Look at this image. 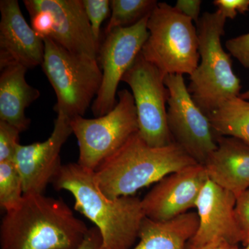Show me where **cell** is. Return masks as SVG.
Returning a JSON list of instances; mask_svg holds the SVG:
<instances>
[{
    "label": "cell",
    "mask_w": 249,
    "mask_h": 249,
    "mask_svg": "<svg viewBox=\"0 0 249 249\" xmlns=\"http://www.w3.org/2000/svg\"><path fill=\"white\" fill-rule=\"evenodd\" d=\"M89 230L62 199L24 195L1 221L0 249H76Z\"/></svg>",
    "instance_id": "1"
},
{
    "label": "cell",
    "mask_w": 249,
    "mask_h": 249,
    "mask_svg": "<svg viewBox=\"0 0 249 249\" xmlns=\"http://www.w3.org/2000/svg\"><path fill=\"white\" fill-rule=\"evenodd\" d=\"M52 184L68 191L75 199L74 209L96 225L103 249H132L144 218L142 199L134 196L111 199L101 191L94 171L78 163L62 165Z\"/></svg>",
    "instance_id": "2"
},
{
    "label": "cell",
    "mask_w": 249,
    "mask_h": 249,
    "mask_svg": "<svg viewBox=\"0 0 249 249\" xmlns=\"http://www.w3.org/2000/svg\"><path fill=\"white\" fill-rule=\"evenodd\" d=\"M198 163L176 142L152 147L138 132L94 171L101 191L111 199L134 196L170 174Z\"/></svg>",
    "instance_id": "3"
},
{
    "label": "cell",
    "mask_w": 249,
    "mask_h": 249,
    "mask_svg": "<svg viewBox=\"0 0 249 249\" xmlns=\"http://www.w3.org/2000/svg\"><path fill=\"white\" fill-rule=\"evenodd\" d=\"M227 19L218 11L205 12L196 24L200 61L190 76L188 90L207 116L227 100L241 94V82L232 70L231 55L222 45Z\"/></svg>",
    "instance_id": "4"
},
{
    "label": "cell",
    "mask_w": 249,
    "mask_h": 249,
    "mask_svg": "<svg viewBox=\"0 0 249 249\" xmlns=\"http://www.w3.org/2000/svg\"><path fill=\"white\" fill-rule=\"evenodd\" d=\"M193 22L165 2L158 3L150 14L147 21L150 35L141 53L164 76H191L197 68L199 38Z\"/></svg>",
    "instance_id": "5"
},
{
    "label": "cell",
    "mask_w": 249,
    "mask_h": 249,
    "mask_svg": "<svg viewBox=\"0 0 249 249\" xmlns=\"http://www.w3.org/2000/svg\"><path fill=\"white\" fill-rule=\"evenodd\" d=\"M43 40L41 66L56 95L54 110L70 119L84 116L102 83L97 59L72 53L49 37Z\"/></svg>",
    "instance_id": "6"
},
{
    "label": "cell",
    "mask_w": 249,
    "mask_h": 249,
    "mask_svg": "<svg viewBox=\"0 0 249 249\" xmlns=\"http://www.w3.org/2000/svg\"><path fill=\"white\" fill-rule=\"evenodd\" d=\"M119 101L112 110L96 119L76 116L70 120L79 147L78 163L95 171L139 132L138 117L132 93L119 91Z\"/></svg>",
    "instance_id": "7"
},
{
    "label": "cell",
    "mask_w": 249,
    "mask_h": 249,
    "mask_svg": "<svg viewBox=\"0 0 249 249\" xmlns=\"http://www.w3.org/2000/svg\"><path fill=\"white\" fill-rule=\"evenodd\" d=\"M165 76L140 53L122 78L132 89L139 136L152 147H164L174 142L168 128L166 104L169 91Z\"/></svg>",
    "instance_id": "8"
},
{
    "label": "cell",
    "mask_w": 249,
    "mask_h": 249,
    "mask_svg": "<svg viewBox=\"0 0 249 249\" xmlns=\"http://www.w3.org/2000/svg\"><path fill=\"white\" fill-rule=\"evenodd\" d=\"M164 82L169 91L167 116L173 142L204 164L217 147V136L209 118L193 101L183 76L166 75Z\"/></svg>",
    "instance_id": "9"
},
{
    "label": "cell",
    "mask_w": 249,
    "mask_h": 249,
    "mask_svg": "<svg viewBox=\"0 0 249 249\" xmlns=\"http://www.w3.org/2000/svg\"><path fill=\"white\" fill-rule=\"evenodd\" d=\"M150 16L131 27L117 28L108 33L100 46L98 61L102 68L103 79L91 106L95 117L106 115L117 104L116 94L119 83L142 52L150 35L147 29Z\"/></svg>",
    "instance_id": "10"
},
{
    "label": "cell",
    "mask_w": 249,
    "mask_h": 249,
    "mask_svg": "<svg viewBox=\"0 0 249 249\" xmlns=\"http://www.w3.org/2000/svg\"><path fill=\"white\" fill-rule=\"evenodd\" d=\"M70 120L59 113L48 139L30 145H18L14 160L22 176L24 195L43 194L61 169L60 151L73 134Z\"/></svg>",
    "instance_id": "11"
},
{
    "label": "cell",
    "mask_w": 249,
    "mask_h": 249,
    "mask_svg": "<svg viewBox=\"0 0 249 249\" xmlns=\"http://www.w3.org/2000/svg\"><path fill=\"white\" fill-rule=\"evenodd\" d=\"M209 180L204 165H190L165 177L142 199L145 217L165 221L196 208L203 187Z\"/></svg>",
    "instance_id": "12"
},
{
    "label": "cell",
    "mask_w": 249,
    "mask_h": 249,
    "mask_svg": "<svg viewBox=\"0 0 249 249\" xmlns=\"http://www.w3.org/2000/svg\"><path fill=\"white\" fill-rule=\"evenodd\" d=\"M236 200L232 193L209 178L196 202L199 227L190 242L203 245L219 239L231 246L244 243L245 235L236 214Z\"/></svg>",
    "instance_id": "13"
},
{
    "label": "cell",
    "mask_w": 249,
    "mask_h": 249,
    "mask_svg": "<svg viewBox=\"0 0 249 249\" xmlns=\"http://www.w3.org/2000/svg\"><path fill=\"white\" fill-rule=\"evenodd\" d=\"M0 70L20 65L31 69L42 65L45 42L23 16L17 0L0 1Z\"/></svg>",
    "instance_id": "14"
},
{
    "label": "cell",
    "mask_w": 249,
    "mask_h": 249,
    "mask_svg": "<svg viewBox=\"0 0 249 249\" xmlns=\"http://www.w3.org/2000/svg\"><path fill=\"white\" fill-rule=\"evenodd\" d=\"M24 4L53 16V29L49 38L72 53L98 60L100 46L93 37L83 0H25Z\"/></svg>",
    "instance_id": "15"
},
{
    "label": "cell",
    "mask_w": 249,
    "mask_h": 249,
    "mask_svg": "<svg viewBox=\"0 0 249 249\" xmlns=\"http://www.w3.org/2000/svg\"><path fill=\"white\" fill-rule=\"evenodd\" d=\"M203 165L209 179L236 198L249 189V143L217 137V147Z\"/></svg>",
    "instance_id": "16"
},
{
    "label": "cell",
    "mask_w": 249,
    "mask_h": 249,
    "mask_svg": "<svg viewBox=\"0 0 249 249\" xmlns=\"http://www.w3.org/2000/svg\"><path fill=\"white\" fill-rule=\"evenodd\" d=\"M27 69L20 65L6 67L0 74V121L24 132L30 125L25 110L40 96L38 89L26 80Z\"/></svg>",
    "instance_id": "17"
},
{
    "label": "cell",
    "mask_w": 249,
    "mask_h": 249,
    "mask_svg": "<svg viewBox=\"0 0 249 249\" xmlns=\"http://www.w3.org/2000/svg\"><path fill=\"white\" fill-rule=\"evenodd\" d=\"M198 227L196 213L187 212L165 221L145 217L139 231L138 244L132 249H186Z\"/></svg>",
    "instance_id": "18"
},
{
    "label": "cell",
    "mask_w": 249,
    "mask_h": 249,
    "mask_svg": "<svg viewBox=\"0 0 249 249\" xmlns=\"http://www.w3.org/2000/svg\"><path fill=\"white\" fill-rule=\"evenodd\" d=\"M208 117L217 137H230L249 143V101L237 96L227 100Z\"/></svg>",
    "instance_id": "19"
},
{
    "label": "cell",
    "mask_w": 249,
    "mask_h": 249,
    "mask_svg": "<svg viewBox=\"0 0 249 249\" xmlns=\"http://www.w3.org/2000/svg\"><path fill=\"white\" fill-rule=\"evenodd\" d=\"M111 16L105 34L117 29L131 27L150 16L157 6L156 0H111Z\"/></svg>",
    "instance_id": "20"
},
{
    "label": "cell",
    "mask_w": 249,
    "mask_h": 249,
    "mask_svg": "<svg viewBox=\"0 0 249 249\" xmlns=\"http://www.w3.org/2000/svg\"><path fill=\"white\" fill-rule=\"evenodd\" d=\"M24 196L22 178L14 160L0 162V206L5 211L14 209Z\"/></svg>",
    "instance_id": "21"
},
{
    "label": "cell",
    "mask_w": 249,
    "mask_h": 249,
    "mask_svg": "<svg viewBox=\"0 0 249 249\" xmlns=\"http://www.w3.org/2000/svg\"><path fill=\"white\" fill-rule=\"evenodd\" d=\"M83 3L93 37L100 46L101 24L110 13L111 1L109 0H83Z\"/></svg>",
    "instance_id": "22"
},
{
    "label": "cell",
    "mask_w": 249,
    "mask_h": 249,
    "mask_svg": "<svg viewBox=\"0 0 249 249\" xmlns=\"http://www.w3.org/2000/svg\"><path fill=\"white\" fill-rule=\"evenodd\" d=\"M20 133L14 126L0 121V162L14 160Z\"/></svg>",
    "instance_id": "23"
},
{
    "label": "cell",
    "mask_w": 249,
    "mask_h": 249,
    "mask_svg": "<svg viewBox=\"0 0 249 249\" xmlns=\"http://www.w3.org/2000/svg\"><path fill=\"white\" fill-rule=\"evenodd\" d=\"M226 47L242 66L249 69V33L228 40Z\"/></svg>",
    "instance_id": "24"
},
{
    "label": "cell",
    "mask_w": 249,
    "mask_h": 249,
    "mask_svg": "<svg viewBox=\"0 0 249 249\" xmlns=\"http://www.w3.org/2000/svg\"><path fill=\"white\" fill-rule=\"evenodd\" d=\"M213 3L227 19H235L237 14L249 11V0H214Z\"/></svg>",
    "instance_id": "25"
},
{
    "label": "cell",
    "mask_w": 249,
    "mask_h": 249,
    "mask_svg": "<svg viewBox=\"0 0 249 249\" xmlns=\"http://www.w3.org/2000/svg\"><path fill=\"white\" fill-rule=\"evenodd\" d=\"M235 211L239 224L245 233L246 240L249 235V189L237 198Z\"/></svg>",
    "instance_id": "26"
},
{
    "label": "cell",
    "mask_w": 249,
    "mask_h": 249,
    "mask_svg": "<svg viewBox=\"0 0 249 249\" xmlns=\"http://www.w3.org/2000/svg\"><path fill=\"white\" fill-rule=\"evenodd\" d=\"M201 4L202 1L201 0H178L175 7L196 24L200 18L199 14Z\"/></svg>",
    "instance_id": "27"
},
{
    "label": "cell",
    "mask_w": 249,
    "mask_h": 249,
    "mask_svg": "<svg viewBox=\"0 0 249 249\" xmlns=\"http://www.w3.org/2000/svg\"><path fill=\"white\" fill-rule=\"evenodd\" d=\"M76 249H103L102 237L97 228L89 229L83 243Z\"/></svg>",
    "instance_id": "28"
},
{
    "label": "cell",
    "mask_w": 249,
    "mask_h": 249,
    "mask_svg": "<svg viewBox=\"0 0 249 249\" xmlns=\"http://www.w3.org/2000/svg\"><path fill=\"white\" fill-rule=\"evenodd\" d=\"M230 246L225 241L217 239L203 245H195L189 242L186 249H227Z\"/></svg>",
    "instance_id": "29"
},
{
    "label": "cell",
    "mask_w": 249,
    "mask_h": 249,
    "mask_svg": "<svg viewBox=\"0 0 249 249\" xmlns=\"http://www.w3.org/2000/svg\"><path fill=\"white\" fill-rule=\"evenodd\" d=\"M240 96L241 98H243V99L249 101V89L247 91H245V92L241 93Z\"/></svg>",
    "instance_id": "30"
},
{
    "label": "cell",
    "mask_w": 249,
    "mask_h": 249,
    "mask_svg": "<svg viewBox=\"0 0 249 249\" xmlns=\"http://www.w3.org/2000/svg\"><path fill=\"white\" fill-rule=\"evenodd\" d=\"M245 245H246V248L244 249H249V235L247 237L245 242Z\"/></svg>",
    "instance_id": "31"
},
{
    "label": "cell",
    "mask_w": 249,
    "mask_h": 249,
    "mask_svg": "<svg viewBox=\"0 0 249 249\" xmlns=\"http://www.w3.org/2000/svg\"><path fill=\"white\" fill-rule=\"evenodd\" d=\"M227 249H242L238 248L237 246H230Z\"/></svg>",
    "instance_id": "32"
}]
</instances>
